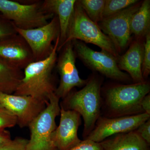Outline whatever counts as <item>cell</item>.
<instances>
[{
	"label": "cell",
	"instance_id": "obj_25",
	"mask_svg": "<svg viewBox=\"0 0 150 150\" xmlns=\"http://www.w3.org/2000/svg\"><path fill=\"white\" fill-rule=\"evenodd\" d=\"M14 25L0 13V41L16 34Z\"/></svg>",
	"mask_w": 150,
	"mask_h": 150
},
{
	"label": "cell",
	"instance_id": "obj_6",
	"mask_svg": "<svg viewBox=\"0 0 150 150\" xmlns=\"http://www.w3.org/2000/svg\"><path fill=\"white\" fill-rule=\"evenodd\" d=\"M41 2L24 4L15 1L0 0V13L19 29L36 28L47 24L54 16L41 10Z\"/></svg>",
	"mask_w": 150,
	"mask_h": 150
},
{
	"label": "cell",
	"instance_id": "obj_28",
	"mask_svg": "<svg viewBox=\"0 0 150 150\" xmlns=\"http://www.w3.org/2000/svg\"><path fill=\"white\" fill-rule=\"evenodd\" d=\"M141 106L144 112L150 115V95H146L142 100Z\"/></svg>",
	"mask_w": 150,
	"mask_h": 150
},
{
	"label": "cell",
	"instance_id": "obj_16",
	"mask_svg": "<svg viewBox=\"0 0 150 150\" xmlns=\"http://www.w3.org/2000/svg\"><path fill=\"white\" fill-rule=\"evenodd\" d=\"M144 53V42L136 39L122 56L117 59L118 68L128 73L134 83L145 81L142 75V67Z\"/></svg>",
	"mask_w": 150,
	"mask_h": 150
},
{
	"label": "cell",
	"instance_id": "obj_26",
	"mask_svg": "<svg viewBox=\"0 0 150 150\" xmlns=\"http://www.w3.org/2000/svg\"><path fill=\"white\" fill-rule=\"evenodd\" d=\"M69 150H104L100 143L89 139L81 140L80 143Z\"/></svg>",
	"mask_w": 150,
	"mask_h": 150
},
{
	"label": "cell",
	"instance_id": "obj_13",
	"mask_svg": "<svg viewBox=\"0 0 150 150\" xmlns=\"http://www.w3.org/2000/svg\"><path fill=\"white\" fill-rule=\"evenodd\" d=\"M60 107V123L53 132L52 139L58 150H69L81 141L78 135L81 116L74 110Z\"/></svg>",
	"mask_w": 150,
	"mask_h": 150
},
{
	"label": "cell",
	"instance_id": "obj_8",
	"mask_svg": "<svg viewBox=\"0 0 150 150\" xmlns=\"http://www.w3.org/2000/svg\"><path fill=\"white\" fill-rule=\"evenodd\" d=\"M15 27L17 33L24 38L29 46L34 62L47 58L53 51V42L60 36L59 20L55 15L47 24L40 27L28 30Z\"/></svg>",
	"mask_w": 150,
	"mask_h": 150
},
{
	"label": "cell",
	"instance_id": "obj_12",
	"mask_svg": "<svg viewBox=\"0 0 150 150\" xmlns=\"http://www.w3.org/2000/svg\"><path fill=\"white\" fill-rule=\"evenodd\" d=\"M48 103L29 96L0 93V104L16 117L21 128L28 127Z\"/></svg>",
	"mask_w": 150,
	"mask_h": 150
},
{
	"label": "cell",
	"instance_id": "obj_3",
	"mask_svg": "<svg viewBox=\"0 0 150 150\" xmlns=\"http://www.w3.org/2000/svg\"><path fill=\"white\" fill-rule=\"evenodd\" d=\"M101 85L100 79L95 75L91 76L82 88L78 91L73 89L60 103L65 110H74L82 117L83 140L93 130L101 115Z\"/></svg>",
	"mask_w": 150,
	"mask_h": 150
},
{
	"label": "cell",
	"instance_id": "obj_24",
	"mask_svg": "<svg viewBox=\"0 0 150 150\" xmlns=\"http://www.w3.org/2000/svg\"><path fill=\"white\" fill-rule=\"evenodd\" d=\"M28 139L17 137L7 141L0 146V150H26Z\"/></svg>",
	"mask_w": 150,
	"mask_h": 150
},
{
	"label": "cell",
	"instance_id": "obj_1",
	"mask_svg": "<svg viewBox=\"0 0 150 150\" xmlns=\"http://www.w3.org/2000/svg\"><path fill=\"white\" fill-rule=\"evenodd\" d=\"M150 91V83L146 81L128 84H114L107 87L101 93L100 116L116 118L145 113L141 102Z\"/></svg>",
	"mask_w": 150,
	"mask_h": 150
},
{
	"label": "cell",
	"instance_id": "obj_15",
	"mask_svg": "<svg viewBox=\"0 0 150 150\" xmlns=\"http://www.w3.org/2000/svg\"><path fill=\"white\" fill-rule=\"evenodd\" d=\"M76 1V0H45L41 2V10L46 13L56 16L59 20L60 33L58 52L63 48L67 40Z\"/></svg>",
	"mask_w": 150,
	"mask_h": 150
},
{
	"label": "cell",
	"instance_id": "obj_5",
	"mask_svg": "<svg viewBox=\"0 0 150 150\" xmlns=\"http://www.w3.org/2000/svg\"><path fill=\"white\" fill-rule=\"evenodd\" d=\"M60 100L52 95L46 108L28 125L30 138L26 150H58L52 136L57 127L56 118L60 114Z\"/></svg>",
	"mask_w": 150,
	"mask_h": 150
},
{
	"label": "cell",
	"instance_id": "obj_23",
	"mask_svg": "<svg viewBox=\"0 0 150 150\" xmlns=\"http://www.w3.org/2000/svg\"><path fill=\"white\" fill-rule=\"evenodd\" d=\"M17 125L16 117L0 104V131Z\"/></svg>",
	"mask_w": 150,
	"mask_h": 150
},
{
	"label": "cell",
	"instance_id": "obj_29",
	"mask_svg": "<svg viewBox=\"0 0 150 150\" xmlns=\"http://www.w3.org/2000/svg\"><path fill=\"white\" fill-rule=\"evenodd\" d=\"M11 139L10 132L7 130L0 131V146Z\"/></svg>",
	"mask_w": 150,
	"mask_h": 150
},
{
	"label": "cell",
	"instance_id": "obj_18",
	"mask_svg": "<svg viewBox=\"0 0 150 150\" xmlns=\"http://www.w3.org/2000/svg\"><path fill=\"white\" fill-rule=\"evenodd\" d=\"M23 77V70L0 59V93H14Z\"/></svg>",
	"mask_w": 150,
	"mask_h": 150
},
{
	"label": "cell",
	"instance_id": "obj_4",
	"mask_svg": "<svg viewBox=\"0 0 150 150\" xmlns=\"http://www.w3.org/2000/svg\"><path fill=\"white\" fill-rule=\"evenodd\" d=\"M74 40L92 43L99 47L102 51L112 54L117 59L119 56L110 38L103 32L98 24L89 18L79 1H76L75 4L72 19L64 46L68 42Z\"/></svg>",
	"mask_w": 150,
	"mask_h": 150
},
{
	"label": "cell",
	"instance_id": "obj_10",
	"mask_svg": "<svg viewBox=\"0 0 150 150\" xmlns=\"http://www.w3.org/2000/svg\"><path fill=\"white\" fill-rule=\"evenodd\" d=\"M142 1L127 8L111 16L103 19L98 26L115 45L118 53L127 47L131 40L130 22Z\"/></svg>",
	"mask_w": 150,
	"mask_h": 150
},
{
	"label": "cell",
	"instance_id": "obj_17",
	"mask_svg": "<svg viewBox=\"0 0 150 150\" xmlns=\"http://www.w3.org/2000/svg\"><path fill=\"white\" fill-rule=\"evenodd\" d=\"M100 143L104 150H150V144L136 130L115 134Z\"/></svg>",
	"mask_w": 150,
	"mask_h": 150
},
{
	"label": "cell",
	"instance_id": "obj_2",
	"mask_svg": "<svg viewBox=\"0 0 150 150\" xmlns=\"http://www.w3.org/2000/svg\"><path fill=\"white\" fill-rule=\"evenodd\" d=\"M59 38L56 39L53 51L47 58L33 62L25 68L23 78L14 94L29 96L48 102L57 87L54 70L58 58Z\"/></svg>",
	"mask_w": 150,
	"mask_h": 150
},
{
	"label": "cell",
	"instance_id": "obj_20",
	"mask_svg": "<svg viewBox=\"0 0 150 150\" xmlns=\"http://www.w3.org/2000/svg\"><path fill=\"white\" fill-rule=\"evenodd\" d=\"M79 2L93 21L98 24L102 20L105 0H80Z\"/></svg>",
	"mask_w": 150,
	"mask_h": 150
},
{
	"label": "cell",
	"instance_id": "obj_22",
	"mask_svg": "<svg viewBox=\"0 0 150 150\" xmlns=\"http://www.w3.org/2000/svg\"><path fill=\"white\" fill-rule=\"evenodd\" d=\"M142 75L146 80L150 73V32L146 35L144 42Z\"/></svg>",
	"mask_w": 150,
	"mask_h": 150
},
{
	"label": "cell",
	"instance_id": "obj_11",
	"mask_svg": "<svg viewBox=\"0 0 150 150\" xmlns=\"http://www.w3.org/2000/svg\"><path fill=\"white\" fill-rule=\"evenodd\" d=\"M150 118V115L146 113L116 118L100 116L93 130L85 139L100 143L115 134L136 130Z\"/></svg>",
	"mask_w": 150,
	"mask_h": 150
},
{
	"label": "cell",
	"instance_id": "obj_27",
	"mask_svg": "<svg viewBox=\"0 0 150 150\" xmlns=\"http://www.w3.org/2000/svg\"><path fill=\"white\" fill-rule=\"evenodd\" d=\"M136 131L142 139L150 145V118L141 124Z\"/></svg>",
	"mask_w": 150,
	"mask_h": 150
},
{
	"label": "cell",
	"instance_id": "obj_21",
	"mask_svg": "<svg viewBox=\"0 0 150 150\" xmlns=\"http://www.w3.org/2000/svg\"><path fill=\"white\" fill-rule=\"evenodd\" d=\"M139 1L138 0H105L103 18L118 13Z\"/></svg>",
	"mask_w": 150,
	"mask_h": 150
},
{
	"label": "cell",
	"instance_id": "obj_9",
	"mask_svg": "<svg viewBox=\"0 0 150 150\" xmlns=\"http://www.w3.org/2000/svg\"><path fill=\"white\" fill-rule=\"evenodd\" d=\"M56 69L60 76V81L57 86L55 95L59 99H64L76 87H83L87 79L80 77L76 64V57L72 41L66 43L59 51Z\"/></svg>",
	"mask_w": 150,
	"mask_h": 150
},
{
	"label": "cell",
	"instance_id": "obj_7",
	"mask_svg": "<svg viewBox=\"0 0 150 150\" xmlns=\"http://www.w3.org/2000/svg\"><path fill=\"white\" fill-rule=\"evenodd\" d=\"M75 54L89 68L113 80L128 82L131 79L127 73L118 68L117 58L112 54L102 51H94L84 43L73 40Z\"/></svg>",
	"mask_w": 150,
	"mask_h": 150
},
{
	"label": "cell",
	"instance_id": "obj_14",
	"mask_svg": "<svg viewBox=\"0 0 150 150\" xmlns=\"http://www.w3.org/2000/svg\"><path fill=\"white\" fill-rule=\"evenodd\" d=\"M0 59L21 70L34 62L29 46L18 33L0 41Z\"/></svg>",
	"mask_w": 150,
	"mask_h": 150
},
{
	"label": "cell",
	"instance_id": "obj_19",
	"mask_svg": "<svg viewBox=\"0 0 150 150\" xmlns=\"http://www.w3.org/2000/svg\"><path fill=\"white\" fill-rule=\"evenodd\" d=\"M150 1H142L139 8L134 13L130 22L131 35L133 34L136 39L142 40L150 32Z\"/></svg>",
	"mask_w": 150,
	"mask_h": 150
}]
</instances>
